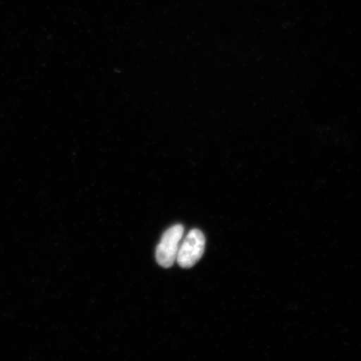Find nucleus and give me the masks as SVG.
<instances>
[{
	"label": "nucleus",
	"instance_id": "f03ea898",
	"mask_svg": "<svg viewBox=\"0 0 361 361\" xmlns=\"http://www.w3.org/2000/svg\"><path fill=\"white\" fill-rule=\"evenodd\" d=\"M205 245L206 239L200 230H191L180 242L176 261L183 269L192 268L204 254Z\"/></svg>",
	"mask_w": 361,
	"mask_h": 361
},
{
	"label": "nucleus",
	"instance_id": "f257e3e1",
	"mask_svg": "<svg viewBox=\"0 0 361 361\" xmlns=\"http://www.w3.org/2000/svg\"><path fill=\"white\" fill-rule=\"evenodd\" d=\"M184 234L183 225L177 224L166 230L157 247L156 259L158 264L170 268L177 260L180 242Z\"/></svg>",
	"mask_w": 361,
	"mask_h": 361
}]
</instances>
